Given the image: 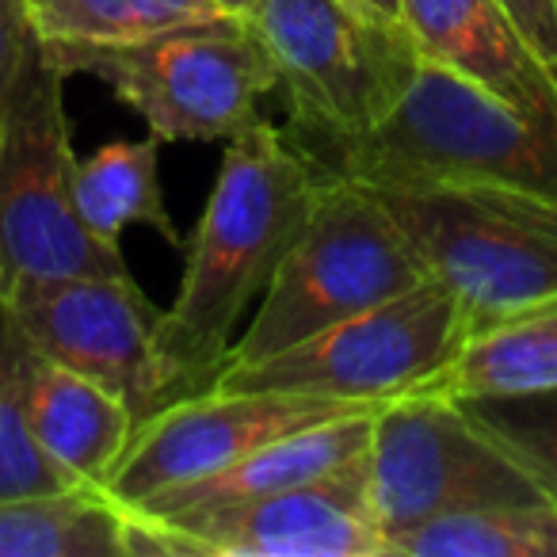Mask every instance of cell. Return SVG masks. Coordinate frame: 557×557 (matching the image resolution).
Segmentation results:
<instances>
[{"instance_id": "11", "label": "cell", "mask_w": 557, "mask_h": 557, "mask_svg": "<svg viewBox=\"0 0 557 557\" xmlns=\"http://www.w3.org/2000/svg\"><path fill=\"white\" fill-rule=\"evenodd\" d=\"M371 412L367 405L318 401L295 394H222L202 389L157 409L134 428L123 458L103 481L119 508H146L172 488L222 473L256 447L321 420Z\"/></svg>"}, {"instance_id": "6", "label": "cell", "mask_w": 557, "mask_h": 557, "mask_svg": "<svg viewBox=\"0 0 557 557\" xmlns=\"http://www.w3.org/2000/svg\"><path fill=\"white\" fill-rule=\"evenodd\" d=\"M470 336L462 302L443 283L344 318L268 359L222 367L210 389L222 394H295L382 409L428 389Z\"/></svg>"}, {"instance_id": "18", "label": "cell", "mask_w": 557, "mask_h": 557, "mask_svg": "<svg viewBox=\"0 0 557 557\" xmlns=\"http://www.w3.org/2000/svg\"><path fill=\"white\" fill-rule=\"evenodd\" d=\"M161 138H119L73 164V202L96 237L119 245L126 225H149L169 245H184L161 195Z\"/></svg>"}, {"instance_id": "7", "label": "cell", "mask_w": 557, "mask_h": 557, "mask_svg": "<svg viewBox=\"0 0 557 557\" xmlns=\"http://www.w3.org/2000/svg\"><path fill=\"white\" fill-rule=\"evenodd\" d=\"M47 54L65 77L103 81L161 141H230L256 123L260 96L278 88L275 65L245 16L176 27L126 47H47Z\"/></svg>"}, {"instance_id": "21", "label": "cell", "mask_w": 557, "mask_h": 557, "mask_svg": "<svg viewBox=\"0 0 557 557\" xmlns=\"http://www.w3.org/2000/svg\"><path fill=\"white\" fill-rule=\"evenodd\" d=\"M27 363L32 341L20 329L12 306L0 302V500L85 485L65 473L35 440L27 420Z\"/></svg>"}, {"instance_id": "3", "label": "cell", "mask_w": 557, "mask_h": 557, "mask_svg": "<svg viewBox=\"0 0 557 557\" xmlns=\"http://www.w3.org/2000/svg\"><path fill=\"white\" fill-rule=\"evenodd\" d=\"M428 275L386 202L363 184L318 176L310 214L278 260L225 367L256 363L344 318L420 287Z\"/></svg>"}, {"instance_id": "2", "label": "cell", "mask_w": 557, "mask_h": 557, "mask_svg": "<svg viewBox=\"0 0 557 557\" xmlns=\"http://www.w3.org/2000/svg\"><path fill=\"white\" fill-rule=\"evenodd\" d=\"M313 176L367 187H519L557 199V126L519 115L485 88L420 62L409 92L356 134L287 131Z\"/></svg>"}, {"instance_id": "12", "label": "cell", "mask_w": 557, "mask_h": 557, "mask_svg": "<svg viewBox=\"0 0 557 557\" xmlns=\"http://www.w3.org/2000/svg\"><path fill=\"white\" fill-rule=\"evenodd\" d=\"M9 306L39 356L88 374L123 397L138 424L157 412L153 329L161 310L141 295L134 275L20 283Z\"/></svg>"}, {"instance_id": "19", "label": "cell", "mask_w": 557, "mask_h": 557, "mask_svg": "<svg viewBox=\"0 0 557 557\" xmlns=\"http://www.w3.org/2000/svg\"><path fill=\"white\" fill-rule=\"evenodd\" d=\"M389 557H557V504L455 511L386 539Z\"/></svg>"}, {"instance_id": "5", "label": "cell", "mask_w": 557, "mask_h": 557, "mask_svg": "<svg viewBox=\"0 0 557 557\" xmlns=\"http://www.w3.org/2000/svg\"><path fill=\"white\" fill-rule=\"evenodd\" d=\"M367 187V184H363ZM470 333L557 298V199L519 187H371Z\"/></svg>"}, {"instance_id": "14", "label": "cell", "mask_w": 557, "mask_h": 557, "mask_svg": "<svg viewBox=\"0 0 557 557\" xmlns=\"http://www.w3.org/2000/svg\"><path fill=\"white\" fill-rule=\"evenodd\" d=\"M27 420L39 447L85 485H103L111 478L138 428L123 397L88 374L39 356L35 344L27 363Z\"/></svg>"}, {"instance_id": "17", "label": "cell", "mask_w": 557, "mask_h": 557, "mask_svg": "<svg viewBox=\"0 0 557 557\" xmlns=\"http://www.w3.org/2000/svg\"><path fill=\"white\" fill-rule=\"evenodd\" d=\"M0 557H131L126 508L103 485L0 500Z\"/></svg>"}, {"instance_id": "24", "label": "cell", "mask_w": 557, "mask_h": 557, "mask_svg": "<svg viewBox=\"0 0 557 557\" xmlns=\"http://www.w3.org/2000/svg\"><path fill=\"white\" fill-rule=\"evenodd\" d=\"M534 50L557 73V0H500Z\"/></svg>"}, {"instance_id": "1", "label": "cell", "mask_w": 557, "mask_h": 557, "mask_svg": "<svg viewBox=\"0 0 557 557\" xmlns=\"http://www.w3.org/2000/svg\"><path fill=\"white\" fill-rule=\"evenodd\" d=\"M313 191V169L263 119L225 141L222 169L187 245L176 302L153 329L157 409L210 389L233 348L237 321L268 290L302 230Z\"/></svg>"}, {"instance_id": "22", "label": "cell", "mask_w": 557, "mask_h": 557, "mask_svg": "<svg viewBox=\"0 0 557 557\" xmlns=\"http://www.w3.org/2000/svg\"><path fill=\"white\" fill-rule=\"evenodd\" d=\"M458 409L557 504V386L534 394L466 397Z\"/></svg>"}, {"instance_id": "10", "label": "cell", "mask_w": 557, "mask_h": 557, "mask_svg": "<svg viewBox=\"0 0 557 557\" xmlns=\"http://www.w3.org/2000/svg\"><path fill=\"white\" fill-rule=\"evenodd\" d=\"M367 470L374 519L386 539L455 511L549 500L458 401L435 394L382 405Z\"/></svg>"}, {"instance_id": "8", "label": "cell", "mask_w": 557, "mask_h": 557, "mask_svg": "<svg viewBox=\"0 0 557 557\" xmlns=\"http://www.w3.org/2000/svg\"><path fill=\"white\" fill-rule=\"evenodd\" d=\"M245 20L287 96V131H367L397 108L424 62L405 24L371 20L348 0H256Z\"/></svg>"}, {"instance_id": "16", "label": "cell", "mask_w": 557, "mask_h": 557, "mask_svg": "<svg viewBox=\"0 0 557 557\" xmlns=\"http://www.w3.org/2000/svg\"><path fill=\"white\" fill-rule=\"evenodd\" d=\"M557 386V298L508 313L466 336L447 371L420 394L450 397H500L534 394Z\"/></svg>"}, {"instance_id": "9", "label": "cell", "mask_w": 557, "mask_h": 557, "mask_svg": "<svg viewBox=\"0 0 557 557\" xmlns=\"http://www.w3.org/2000/svg\"><path fill=\"white\" fill-rule=\"evenodd\" d=\"M131 557H389L367 455L318 481L214 508L126 511Z\"/></svg>"}, {"instance_id": "26", "label": "cell", "mask_w": 557, "mask_h": 557, "mask_svg": "<svg viewBox=\"0 0 557 557\" xmlns=\"http://www.w3.org/2000/svg\"><path fill=\"white\" fill-rule=\"evenodd\" d=\"M218 4H222V9L230 12V16H245V12L252 9L256 0H218Z\"/></svg>"}, {"instance_id": "4", "label": "cell", "mask_w": 557, "mask_h": 557, "mask_svg": "<svg viewBox=\"0 0 557 557\" xmlns=\"http://www.w3.org/2000/svg\"><path fill=\"white\" fill-rule=\"evenodd\" d=\"M65 73L35 35L0 115V302L20 283L70 275L126 278L119 245L96 237L73 202Z\"/></svg>"}, {"instance_id": "13", "label": "cell", "mask_w": 557, "mask_h": 557, "mask_svg": "<svg viewBox=\"0 0 557 557\" xmlns=\"http://www.w3.org/2000/svg\"><path fill=\"white\" fill-rule=\"evenodd\" d=\"M420 58L485 88L534 123L557 126V73L500 0H401Z\"/></svg>"}, {"instance_id": "23", "label": "cell", "mask_w": 557, "mask_h": 557, "mask_svg": "<svg viewBox=\"0 0 557 557\" xmlns=\"http://www.w3.org/2000/svg\"><path fill=\"white\" fill-rule=\"evenodd\" d=\"M32 39H35L32 0H0V115H4L12 81H16L20 62H24Z\"/></svg>"}, {"instance_id": "25", "label": "cell", "mask_w": 557, "mask_h": 557, "mask_svg": "<svg viewBox=\"0 0 557 557\" xmlns=\"http://www.w3.org/2000/svg\"><path fill=\"white\" fill-rule=\"evenodd\" d=\"M348 4L382 24H401V0H348Z\"/></svg>"}, {"instance_id": "20", "label": "cell", "mask_w": 557, "mask_h": 557, "mask_svg": "<svg viewBox=\"0 0 557 557\" xmlns=\"http://www.w3.org/2000/svg\"><path fill=\"white\" fill-rule=\"evenodd\" d=\"M222 16L230 12L218 0H32L47 47H126Z\"/></svg>"}, {"instance_id": "15", "label": "cell", "mask_w": 557, "mask_h": 557, "mask_svg": "<svg viewBox=\"0 0 557 557\" xmlns=\"http://www.w3.org/2000/svg\"><path fill=\"white\" fill-rule=\"evenodd\" d=\"M374 417H379V409L348 412V417L321 420V424L278 435V440L256 447L252 455H245L240 462L225 466L222 473H210V478L195 481V485L172 488V493L157 496L146 508L134 511L164 516V511L184 508H214V504L256 500V496H271L283 493V488L306 485V481H318L333 470H344L348 462H356V458H363L371 450Z\"/></svg>"}]
</instances>
